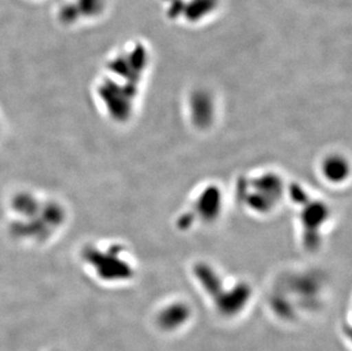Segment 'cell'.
<instances>
[{
	"mask_svg": "<svg viewBox=\"0 0 352 351\" xmlns=\"http://www.w3.org/2000/svg\"><path fill=\"white\" fill-rule=\"evenodd\" d=\"M81 258L100 279L119 281L129 279L133 274L126 250L118 243H87L82 248Z\"/></svg>",
	"mask_w": 352,
	"mask_h": 351,
	"instance_id": "2",
	"label": "cell"
},
{
	"mask_svg": "<svg viewBox=\"0 0 352 351\" xmlns=\"http://www.w3.org/2000/svg\"><path fill=\"white\" fill-rule=\"evenodd\" d=\"M70 212L56 196L34 189L14 191L5 202L7 235L19 246L41 248L67 228Z\"/></svg>",
	"mask_w": 352,
	"mask_h": 351,
	"instance_id": "1",
	"label": "cell"
},
{
	"mask_svg": "<svg viewBox=\"0 0 352 351\" xmlns=\"http://www.w3.org/2000/svg\"><path fill=\"white\" fill-rule=\"evenodd\" d=\"M349 167L341 156H327L320 163L322 177L331 182H341L348 176Z\"/></svg>",
	"mask_w": 352,
	"mask_h": 351,
	"instance_id": "7",
	"label": "cell"
},
{
	"mask_svg": "<svg viewBox=\"0 0 352 351\" xmlns=\"http://www.w3.org/2000/svg\"><path fill=\"white\" fill-rule=\"evenodd\" d=\"M302 215H301V226L306 239H310L314 236L313 242L315 239H318L320 234V226L324 225V222L327 219L326 206L322 202H307V206H303Z\"/></svg>",
	"mask_w": 352,
	"mask_h": 351,
	"instance_id": "5",
	"label": "cell"
},
{
	"mask_svg": "<svg viewBox=\"0 0 352 351\" xmlns=\"http://www.w3.org/2000/svg\"><path fill=\"white\" fill-rule=\"evenodd\" d=\"M190 318V309L183 304L168 306L160 314L159 321L166 330H176L182 328Z\"/></svg>",
	"mask_w": 352,
	"mask_h": 351,
	"instance_id": "6",
	"label": "cell"
},
{
	"mask_svg": "<svg viewBox=\"0 0 352 351\" xmlns=\"http://www.w3.org/2000/svg\"><path fill=\"white\" fill-rule=\"evenodd\" d=\"M1 131H3V121L0 119V135H1Z\"/></svg>",
	"mask_w": 352,
	"mask_h": 351,
	"instance_id": "8",
	"label": "cell"
},
{
	"mask_svg": "<svg viewBox=\"0 0 352 351\" xmlns=\"http://www.w3.org/2000/svg\"><path fill=\"white\" fill-rule=\"evenodd\" d=\"M195 277L223 315L234 316L239 314L251 298L249 285L237 284L235 288L223 290V281L211 268V266H196Z\"/></svg>",
	"mask_w": 352,
	"mask_h": 351,
	"instance_id": "3",
	"label": "cell"
},
{
	"mask_svg": "<svg viewBox=\"0 0 352 351\" xmlns=\"http://www.w3.org/2000/svg\"><path fill=\"white\" fill-rule=\"evenodd\" d=\"M239 194L246 208L256 215H268L275 209L284 195L282 179L274 173L250 176L243 182Z\"/></svg>",
	"mask_w": 352,
	"mask_h": 351,
	"instance_id": "4",
	"label": "cell"
}]
</instances>
